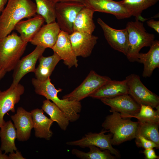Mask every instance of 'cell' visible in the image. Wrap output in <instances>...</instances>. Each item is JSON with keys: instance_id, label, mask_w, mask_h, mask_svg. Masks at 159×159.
<instances>
[{"instance_id": "obj_6", "label": "cell", "mask_w": 159, "mask_h": 159, "mask_svg": "<svg viewBox=\"0 0 159 159\" xmlns=\"http://www.w3.org/2000/svg\"><path fill=\"white\" fill-rule=\"evenodd\" d=\"M128 93L139 105L150 106L156 109L159 107V97L148 89L141 81L138 75L131 74L125 79Z\"/></svg>"}, {"instance_id": "obj_18", "label": "cell", "mask_w": 159, "mask_h": 159, "mask_svg": "<svg viewBox=\"0 0 159 159\" xmlns=\"http://www.w3.org/2000/svg\"><path fill=\"white\" fill-rule=\"evenodd\" d=\"M61 30L55 21L42 26L29 42L45 49L52 48L56 43Z\"/></svg>"}, {"instance_id": "obj_40", "label": "cell", "mask_w": 159, "mask_h": 159, "mask_svg": "<svg viewBox=\"0 0 159 159\" xmlns=\"http://www.w3.org/2000/svg\"><path fill=\"white\" fill-rule=\"evenodd\" d=\"M49 0L56 3L59 2L63 1L64 0Z\"/></svg>"}, {"instance_id": "obj_19", "label": "cell", "mask_w": 159, "mask_h": 159, "mask_svg": "<svg viewBox=\"0 0 159 159\" xmlns=\"http://www.w3.org/2000/svg\"><path fill=\"white\" fill-rule=\"evenodd\" d=\"M137 62L144 65L143 77H150L154 70L159 67V41L154 40L146 53H139Z\"/></svg>"}, {"instance_id": "obj_14", "label": "cell", "mask_w": 159, "mask_h": 159, "mask_svg": "<svg viewBox=\"0 0 159 159\" xmlns=\"http://www.w3.org/2000/svg\"><path fill=\"white\" fill-rule=\"evenodd\" d=\"M24 91V86L19 83L5 90H0V128L6 122L4 119L5 114L9 111L15 112V105L19 102Z\"/></svg>"}, {"instance_id": "obj_33", "label": "cell", "mask_w": 159, "mask_h": 159, "mask_svg": "<svg viewBox=\"0 0 159 159\" xmlns=\"http://www.w3.org/2000/svg\"><path fill=\"white\" fill-rule=\"evenodd\" d=\"M146 159H158L159 156L155 153L153 148L145 149L143 152Z\"/></svg>"}, {"instance_id": "obj_11", "label": "cell", "mask_w": 159, "mask_h": 159, "mask_svg": "<svg viewBox=\"0 0 159 159\" xmlns=\"http://www.w3.org/2000/svg\"><path fill=\"white\" fill-rule=\"evenodd\" d=\"M97 21L110 45L115 50L126 56L128 49V34L126 28L121 29H114L100 18L97 19Z\"/></svg>"}, {"instance_id": "obj_2", "label": "cell", "mask_w": 159, "mask_h": 159, "mask_svg": "<svg viewBox=\"0 0 159 159\" xmlns=\"http://www.w3.org/2000/svg\"><path fill=\"white\" fill-rule=\"evenodd\" d=\"M32 82L35 93L51 100L62 111L69 122H74L79 119L82 108L80 101L59 98L58 94L62 90L56 89L52 83L50 77L44 81L33 78Z\"/></svg>"}, {"instance_id": "obj_36", "label": "cell", "mask_w": 159, "mask_h": 159, "mask_svg": "<svg viewBox=\"0 0 159 159\" xmlns=\"http://www.w3.org/2000/svg\"><path fill=\"white\" fill-rule=\"evenodd\" d=\"M8 0H0V14L4 9V7L6 4Z\"/></svg>"}, {"instance_id": "obj_20", "label": "cell", "mask_w": 159, "mask_h": 159, "mask_svg": "<svg viewBox=\"0 0 159 159\" xmlns=\"http://www.w3.org/2000/svg\"><path fill=\"white\" fill-rule=\"evenodd\" d=\"M128 94V87L125 79L122 81L112 80L104 84L89 97L101 99L114 97Z\"/></svg>"}, {"instance_id": "obj_31", "label": "cell", "mask_w": 159, "mask_h": 159, "mask_svg": "<svg viewBox=\"0 0 159 159\" xmlns=\"http://www.w3.org/2000/svg\"><path fill=\"white\" fill-rule=\"evenodd\" d=\"M138 113L132 117L141 122H149L159 123V107L155 110L148 106L141 105Z\"/></svg>"}, {"instance_id": "obj_26", "label": "cell", "mask_w": 159, "mask_h": 159, "mask_svg": "<svg viewBox=\"0 0 159 159\" xmlns=\"http://www.w3.org/2000/svg\"><path fill=\"white\" fill-rule=\"evenodd\" d=\"M159 0H122L120 2L135 19L143 22L147 19L141 16L143 11L156 4Z\"/></svg>"}, {"instance_id": "obj_4", "label": "cell", "mask_w": 159, "mask_h": 159, "mask_svg": "<svg viewBox=\"0 0 159 159\" xmlns=\"http://www.w3.org/2000/svg\"><path fill=\"white\" fill-rule=\"evenodd\" d=\"M27 43L15 32L0 39V70H13L25 50Z\"/></svg>"}, {"instance_id": "obj_9", "label": "cell", "mask_w": 159, "mask_h": 159, "mask_svg": "<svg viewBox=\"0 0 159 159\" xmlns=\"http://www.w3.org/2000/svg\"><path fill=\"white\" fill-rule=\"evenodd\" d=\"M109 131L102 130L100 132H88L82 138L76 140L68 141L66 144L68 145L78 146L81 148L88 147L93 145L100 148L102 150H107L110 153L117 157H120L119 152L114 148L111 143V140L112 135L111 133H105Z\"/></svg>"}, {"instance_id": "obj_35", "label": "cell", "mask_w": 159, "mask_h": 159, "mask_svg": "<svg viewBox=\"0 0 159 159\" xmlns=\"http://www.w3.org/2000/svg\"><path fill=\"white\" fill-rule=\"evenodd\" d=\"M9 159H25L26 158L24 157L21 155V152L18 150L10 153L9 154Z\"/></svg>"}, {"instance_id": "obj_32", "label": "cell", "mask_w": 159, "mask_h": 159, "mask_svg": "<svg viewBox=\"0 0 159 159\" xmlns=\"http://www.w3.org/2000/svg\"><path fill=\"white\" fill-rule=\"evenodd\" d=\"M135 138L136 144L138 147H142L145 149L159 148V146L154 142L146 139L142 136L137 135Z\"/></svg>"}, {"instance_id": "obj_1", "label": "cell", "mask_w": 159, "mask_h": 159, "mask_svg": "<svg viewBox=\"0 0 159 159\" xmlns=\"http://www.w3.org/2000/svg\"><path fill=\"white\" fill-rule=\"evenodd\" d=\"M0 14V39L10 34L22 19L36 15V6L31 0H8Z\"/></svg>"}, {"instance_id": "obj_30", "label": "cell", "mask_w": 159, "mask_h": 159, "mask_svg": "<svg viewBox=\"0 0 159 159\" xmlns=\"http://www.w3.org/2000/svg\"><path fill=\"white\" fill-rule=\"evenodd\" d=\"M36 6V13L42 16L47 24L55 21L56 3L49 0H34Z\"/></svg>"}, {"instance_id": "obj_25", "label": "cell", "mask_w": 159, "mask_h": 159, "mask_svg": "<svg viewBox=\"0 0 159 159\" xmlns=\"http://www.w3.org/2000/svg\"><path fill=\"white\" fill-rule=\"evenodd\" d=\"M61 60L60 57L55 52L47 57L42 55L38 59L39 64L34 72L36 78L40 81L46 80L50 77Z\"/></svg>"}, {"instance_id": "obj_7", "label": "cell", "mask_w": 159, "mask_h": 159, "mask_svg": "<svg viewBox=\"0 0 159 159\" xmlns=\"http://www.w3.org/2000/svg\"><path fill=\"white\" fill-rule=\"evenodd\" d=\"M85 6L82 3L72 1H62L55 4L56 19L61 30L70 34L79 12Z\"/></svg>"}, {"instance_id": "obj_28", "label": "cell", "mask_w": 159, "mask_h": 159, "mask_svg": "<svg viewBox=\"0 0 159 159\" xmlns=\"http://www.w3.org/2000/svg\"><path fill=\"white\" fill-rule=\"evenodd\" d=\"M90 151L85 152L76 149H73L71 151L72 154L81 159H115L116 157L112 156L107 150H102L93 145L88 147Z\"/></svg>"}, {"instance_id": "obj_39", "label": "cell", "mask_w": 159, "mask_h": 159, "mask_svg": "<svg viewBox=\"0 0 159 159\" xmlns=\"http://www.w3.org/2000/svg\"><path fill=\"white\" fill-rule=\"evenodd\" d=\"M63 1H72L79 2L83 4L84 5V0H64Z\"/></svg>"}, {"instance_id": "obj_10", "label": "cell", "mask_w": 159, "mask_h": 159, "mask_svg": "<svg viewBox=\"0 0 159 159\" xmlns=\"http://www.w3.org/2000/svg\"><path fill=\"white\" fill-rule=\"evenodd\" d=\"M100 100L104 104L110 107V112H119L124 118H132L139 112L140 109V105L128 94L103 98Z\"/></svg>"}, {"instance_id": "obj_37", "label": "cell", "mask_w": 159, "mask_h": 159, "mask_svg": "<svg viewBox=\"0 0 159 159\" xmlns=\"http://www.w3.org/2000/svg\"><path fill=\"white\" fill-rule=\"evenodd\" d=\"M0 159H9V156L5 153H3L0 149Z\"/></svg>"}, {"instance_id": "obj_34", "label": "cell", "mask_w": 159, "mask_h": 159, "mask_svg": "<svg viewBox=\"0 0 159 159\" xmlns=\"http://www.w3.org/2000/svg\"><path fill=\"white\" fill-rule=\"evenodd\" d=\"M147 25L154 29L159 34V21H156L153 19L148 20L146 21Z\"/></svg>"}, {"instance_id": "obj_17", "label": "cell", "mask_w": 159, "mask_h": 159, "mask_svg": "<svg viewBox=\"0 0 159 159\" xmlns=\"http://www.w3.org/2000/svg\"><path fill=\"white\" fill-rule=\"evenodd\" d=\"M16 129L17 140L19 141H26L31 136L32 130L33 128V122L31 112L22 107H19L16 113L11 116Z\"/></svg>"}, {"instance_id": "obj_16", "label": "cell", "mask_w": 159, "mask_h": 159, "mask_svg": "<svg viewBox=\"0 0 159 159\" xmlns=\"http://www.w3.org/2000/svg\"><path fill=\"white\" fill-rule=\"evenodd\" d=\"M51 49L63 60V63L68 68L77 67V57L72 48L68 33L61 30L56 43Z\"/></svg>"}, {"instance_id": "obj_8", "label": "cell", "mask_w": 159, "mask_h": 159, "mask_svg": "<svg viewBox=\"0 0 159 159\" xmlns=\"http://www.w3.org/2000/svg\"><path fill=\"white\" fill-rule=\"evenodd\" d=\"M111 79L100 75L91 70L83 82L70 93L63 96L62 99L80 101L89 96Z\"/></svg>"}, {"instance_id": "obj_21", "label": "cell", "mask_w": 159, "mask_h": 159, "mask_svg": "<svg viewBox=\"0 0 159 159\" xmlns=\"http://www.w3.org/2000/svg\"><path fill=\"white\" fill-rule=\"evenodd\" d=\"M30 112L35 137L50 140L53 134L50 127L54 122L44 114V111L42 109L36 108Z\"/></svg>"}, {"instance_id": "obj_5", "label": "cell", "mask_w": 159, "mask_h": 159, "mask_svg": "<svg viewBox=\"0 0 159 159\" xmlns=\"http://www.w3.org/2000/svg\"><path fill=\"white\" fill-rule=\"evenodd\" d=\"M126 28L128 34V52L126 56L131 62L137 61L140 50L150 47L154 41V34L148 32L143 22L136 20L128 22Z\"/></svg>"}, {"instance_id": "obj_23", "label": "cell", "mask_w": 159, "mask_h": 159, "mask_svg": "<svg viewBox=\"0 0 159 159\" xmlns=\"http://www.w3.org/2000/svg\"><path fill=\"white\" fill-rule=\"evenodd\" d=\"M0 128V149L2 151H4L6 154L17 150L15 143L17 137L16 131L12 121L9 120L5 122Z\"/></svg>"}, {"instance_id": "obj_27", "label": "cell", "mask_w": 159, "mask_h": 159, "mask_svg": "<svg viewBox=\"0 0 159 159\" xmlns=\"http://www.w3.org/2000/svg\"><path fill=\"white\" fill-rule=\"evenodd\" d=\"M42 109L50 117V118L57 123L62 130H66L69 121L62 111L54 103L50 100H46L43 101Z\"/></svg>"}, {"instance_id": "obj_13", "label": "cell", "mask_w": 159, "mask_h": 159, "mask_svg": "<svg viewBox=\"0 0 159 159\" xmlns=\"http://www.w3.org/2000/svg\"><path fill=\"white\" fill-rule=\"evenodd\" d=\"M84 4L85 6L95 12L110 14L119 20L131 16L128 10L119 1L113 0H84Z\"/></svg>"}, {"instance_id": "obj_24", "label": "cell", "mask_w": 159, "mask_h": 159, "mask_svg": "<svg viewBox=\"0 0 159 159\" xmlns=\"http://www.w3.org/2000/svg\"><path fill=\"white\" fill-rule=\"evenodd\" d=\"M95 12L85 6L78 13L74 21L73 32H75L92 34L96 26L93 19Z\"/></svg>"}, {"instance_id": "obj_29", "label": "cell", "mask_w": 159, "mask_h": 159, "mask_svg": "<svg viewBox=\"0 0 159 159\" xmlns=\"http://www.w3.org/2000/svg\"><path fill=\"white\" fill-rule=\"evenodd\" d=\"M137 135L151 140L159 146V123L138 121Z\"/></svg>"}, {"instance_id": "obj_38", "label": "cell", "mask_w": 159, "mask_h": 159, "mask_svg": "<svg viewBox=\"0 0 159 159\" xmlns=\"http://www.w3.org/2000/svg\"><path fill=\"white\" fill-rule=\"evenodd\" d=\"M6 73V72L3 70H0V80L4 77Z\"/></svg>"}, {"instance_id": "obj_15", "label": "cell", "mask_w": 159, "mask_h": 159, "mask_svg": "<svg viewBox=\"0 0 159 159\" xmlns=\"http://www.w3.org/2000/svg\"><path fill=\"white\" fill-rule=\"evenodd\" d=\"M69 38L76 56L83 58L90 56L98 38L92 34L77 32L69 34Z\"/></svg>"}, {"instance_id": "obj_22", "label": "cell", "mask_w": 159, "mask_h": 159, "mask_svg": "<svg viewBox=\"0 0 159 159\" xmlns=\"http://www.w3.org/2000/svg\"><path fill=\"white\" fill-rule=\"evenodd\" d=\"M45 21L42 16L36 15L27 20L18 22L14 29L19 33L22 40L28 43L39 31Z\"/></svg>"}, {"instance_id": "obj_3", "label": "cell", "mask_w": 159, "mask_h": 159, "mask_svg": "<svg viewBox=\"0 0 159 159\" xmlns=\"http://www.w3.org/2000/svg\"><path fill=\"white\" fill-rule=\"evenodd\" d=\"M107 116L102 126L112 134V145H118L135 138L137 135L139 123L130 118L122 117L116 112Z\"/></svg>"}, {"instance_id": "obj_12", "label": "cell", "mask_w": 159, "mask_h": 159, "mask_svg": "<svg viewBox=\"0 0 159 159\" xmlns=\"http://www.w3.org/2000/svg\"><path fill=\"white\" fill-rule=\"evenodd\" d=\"M45 49L42 47L36 46L32 52L20 59L13 70V81L10 86L15 87L26 74L30 72H34L37 62L42 55Z\"/></svg>"}, {"instance_id": "obj_41", "label": "cell", "mask_w": 159, "mask_h": 159, "mask_svg": "<svg viewBox=\"0 0 159 159\" xmlns=\"http://www.w3.org/2000/svg\"></svg>"}]
</instances>
